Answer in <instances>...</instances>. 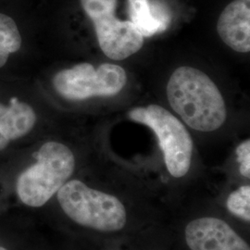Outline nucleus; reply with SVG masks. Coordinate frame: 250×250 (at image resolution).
I'll use <instances>...</instances> for the list:
<instances>
[{"label": "nucleus", "instance_id": "7", "mask_svg": "<svg viewBox=\"0 0 250 250\" xmlns=\"http://www.w3.org/2000/svg\"><path fill=\"white\" fill-rule=\"evenodd\" d=\"M82 8L92 21L99 46L108 59L124 61L138 52L144 37L130 21L115 17L117 0H81Z\"/></svg>", "mask_w": 250, "mask_h": 250}, {"label": "nucleus", "instance_id": "15", "mask_svg": "<svg viewBox=\"0 0 250 250\" xmlns=\"http://www.w3.org/2000/svg\"><path fill=\"white\" fill-rule=\"evenodd\" d=\"M0 250H7V249H6V248H4V247H1V246H0Z\"/></svg>", "mask_w": 250, "mask_h": 250}, {"label": "nucleus", "instance_id": "9", "mask_svg": "<svg viewBox=\"0 0 250 250\" xmlns=\"http://www.w3.org/2000/svg\"><path fill=\"white\" fill-rule=\"evenodd\" d=\"M36 123V111L25 102L14 99L9 104L0 103V151L29 134Z\"/></svg>", "mask_w": 250, "mask_h": 250}, {"label": "nucleus", "instance_id": "3", "mask_svg": "<svg viewBox=\"0 0 250 250\" xmlns=\"http://www.w3.org/2000/svg\"><path fill=\"white\" fill-rule=\"evenodd\" d=\"M170 107L193 130L217 131L226 121L227 111L222 93L205 72L192 67H180L167 84Z\"/></svg>", "mask_w": 250, "mask_h": 250}, {"label": "nucleus", "instance_id": "11", "mask_svg": "<svg viewBox=\"0 0 250 250\" xmlns=\"http://www.w3.org/2000/svg\"><path fill=\"white\" fill-rule=\"evenodd\" d=\"M169 225L123 240L100 245L99 250H181Z\"/></svg>", "mask_w": 250, "mask_h": 250}, {"label": "nucleus", "instance_id": "14", "mask_svg": "<svg viewBox=\"0 0 250 250\" xmlns=\"http://www.w3.org/2000/svg\"><path fill=\"white\" fill-rule=\"evenodd\" d=\"M236 161L238 163V170L246 181L250 179V139H246L235 148Z\"/></svg>", "mask_w": 250, "mask_h": 250}, {"label": "nucleus", "instance_id": "6", "mask_svg": "<svg viewBox=\"0 0 250 250\" xmlns=\"http://www.w3.org/2000/svg\"><path fill=\"white\" fill-rule=\"evenodd\" d=\"M126 83L125 69L110 63H104L98 69L90 63H80L56 73L53 78L54 88L59 95L72 101L116 96Z\"/></svg>", "mask_w": 250, "mask_h": 250}, {"label": "nucleus", "instance_id": "8", "mask_svg": "<svg viewBox=\"0 0 250 250\" xmlns=\"http://www.w3.org/2000/svg\"><path fill=\"white\" fill-rule=\"evenodd\" d=\"M217 31L232 50L239 53L250 51V0H233L222 12Z\"/></svg>", "mask_w": 250, "mask_h": 250}, {"label": "nucleus", "instance_id": "5", "mask_svg": "<svg viewBox=\"0 0 250 250\" xmlns=\"http://www.w3.org/2000/svg\"><path fill=\"white\" fill-rule=\"evenodd\" d=\"M128 117L155 133L170 176L177 180L188 176L193 161L194 141L178 118L158 105L135 107Z\"/></svg>", "mask_w": 250, "mask_h": 250}, {"label": "nucleus", "instance_id": "10", "mask_svg": "<svg viewBox=\"0 0 250 250\" xmlns=\"http://www.w3.org/2000/svg\"><path fill=\"white\" fill-rule=\"evenodd\" d=\"M128 13L143 37L163 33L171 20L170 10L158 0H128Z\"/></svg>", "mask_w": 250, "mask_h": 250}, {"label": "nucleus", "instance_id": "13", "mask_svg": "<svg viewBox=\"0 0 250 250\" xmlns=\"http://www.w3.org/2000/svg\"><path fill=\"white\" fill-rule=\"evenodd\" d=\"M21 36L13 19L0 13V68L8 62L9 55L21 46Z\"/></svg>", "mask_w": 250, "mask_h": 250}, {"label": "nucleus", "instance_id": "1", "mask_svg": "<svg viewBox=\"0 0 250 250\" xmlns=\"http://www.w3.org/2000/svg\"><path fill=\"white\" fill-rule=\"evenodd\" d=\"M54 198L64 217L99 246L170 224L167 199L139 188L100 187L71 178Z\"/></svg>", "mask_w": 250, "mask_h": 250}, {"label": "nucleus", "instance_id": "12", "mask_svg": "<svg viewBox=\"0 0 250 250\" xmlns=\"http://www.w3.org/2000/svg\"><path fill=\"white\" fill-rule=\"evenodd\" d=\"M215 199L224 212L243 227H250V185L244 183Z\"/></svg>", "mask_w": 250, "mask_h": 250}, {"label": "nucleus", "instance_id": "2", "mask_svg": "<svg viewBox=\"0 0 250 250\" xmlns=\"http://www.w3.org/2000/svg\"><path fill=\"white\" fill-rule=\"evenodd\" d=\"M170 232L181 250H250V229L226 214L215 197H188L170 207Z\"/></svg>", "mask_w": 250, "mask_h": 250}, {"label": "nucleus", "instance_id": "4", "mask_svg": "<svg viewBox=\"0 0 250 250\" xmlns=\"http://www.w3.org/2000/svg\"><path fill=\"white\" fill-rule=\"evenodd\" d=\"M36 161L17 180L19 199L30 208H42L72 178L76 158L72 149L61 142L48 141L36 152Z\"/></svg>", "mask_w": 250, "mask_h": 250}]
</instances>
